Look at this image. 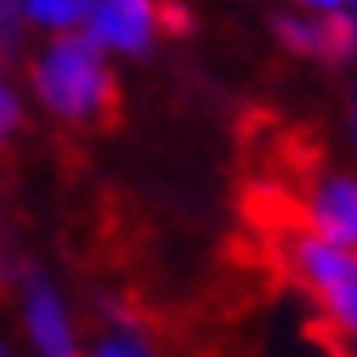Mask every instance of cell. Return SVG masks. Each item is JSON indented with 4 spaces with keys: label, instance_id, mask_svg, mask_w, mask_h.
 Wrapping results in <instances>:
<instances>
[{
    "label": "cell",
    "instance_id": "obj_1",
    "mask_svg": "<svg viewBox=\"0 0 357 357\" xmlns=\"http://www.w3.org/2000/svg\"><path fill=\"white\" fill-rule=\"evenodd\" d=\"M31 79H35V96L44 100V109L57 114V118H70V122L96 118L114 96L105 52L87 40L83 31L57 35V40L40 52Z\"/></svg>",
    "mask_w": 357,
    "mask_h": 357
},
{
    "label": "cell",
    "instance_id": "obj_2",
    "mask_svg": "<svg viewBox=\"0 0 357 357\" xmlns=\"http://www.w3.org/2000/svg\"><path fill=\"white\" fill-rule=\"evenodd\" d=\"M292 266H296V279L318 301V310L331 318V327L357 335V253L353 248L327 244L318 236H296Z\"/></svg>",
    "mask_w": 357,
    "mask_h": 357
},
{
    "label": "cell",
    "instance_id": "obj_3",
    "mask_svg": "<svg viewBox=\"0 0 357 357\" xmlns=\"http://www.w3.org/2000/svg\"><path fill=\"white\" fill-rule=\"evenodd\" d=\"M162 26V5L157 0H96L83 22V35L100 52H122V57H139L149 52Z\"/></svg>",
    "mask_w": 357,
    "mask_h": 357
},
{
    "label": "cell",
    "instance_id": "obj_4",
    "mask_svg": "<svg viewBox=\"0 0 357 357\" xmlns=\"http://www.w3.org/2000/svg\"><path fill=\"white\" fill-rule=\"evenodd\" d=\"M22 327H26L35 357H83L70 305L44 275L26 279V288H22Z\"/></svg>",
    "mask_w": 357,
    "mask_h": 357
},
{
    "label": "cell",
    "instance_id": "obj_5",
    "mask_svg": "<svg viewBox=\"0 0 357 357\" xmlns=\"http://www.w3.org/2000/svg\"><path fill=\"white\" fill-rule=\"evenodd\" d=\"M310 236L357 248V178H323L310 196Z\"/></svg>",
    "mask_w": 357,
    "mask_h": 357
},
{
    "label": "cell",
    "instance_id": "obj_6",
    "mask_svg": "<svg viewBox=\"0 0 357 357\" xmlns=\"http://www.w3.org/2000/svg\"><path fill=\"white\" fill-rule=\"evenodd\" d=\"M279 40L296 48V52H310V57H344L353 52V40H349V17L340 13H323V17H279L275 22Z\"/></svg>",
    "mask_w": 357,
    "mask_h": 357
},
{
    "label": "cell",
    "instance_id": "obj_7",
    "mask_svg": "<svg viewBox=\"0 0 357 357\" xmlns=\"http://www.w3.org/2000/svg\"><path fill=\"white\" fill-rule=\"evenodd\" d=\"M96 0H22V17L31 26H44V31H79L87 22Z\"/></svg>",
    "mask_w": 357,
    "mask_h": 357
},
{
    "label": "cell",
    "instance_id": "obj_8",
    "mask_svg": "<svg viewBox=\"0 0 357 357\" xmlns=\"http://www.w3.org/2000/svg\"><path fill=\"white\" fill-rule=\"evenodd\" d=\"M87 357H157V349H153L149 335H139L135 327H114L109 335H100L92 344Z\"/></svg>",
    "mask_w": 357,
    "mask_h": 357
},
{
    "label": "cell",
    "instance_id": "obj_9",
    "mask_svg": "<svg viewBox=\"0 0 357 357\" xmlns=\"http://www.w3.org/2000/svg\"><path fill=\"white\" fill-rule=\"evenodd\" d=\"M22 0H0V57H13L17 40H22Z\"/></svg>",
    "mask_w": 357,
    "mask_h": 357
},
{
    "label": "cell",
    "instance_id": "obj_10",
    "mask_svg": "<svg viewBox=\"0 0 357 357\" xmlns=\"http://www.w3.org/2000/svg\"><path fill=\"white\" fill-rule=\"evenodd\" d=\"M17 122H22V100L9 83H0V144L17 131Z\"/></svg>",
    "mask_w": 357,
    "mask_h": 357
},
{
    "label": "cell",
    "instance_id": "obj_11",
    "mask_svg": "<svg viewBox=\"0 0 357 357\" xmlns=\"http://www.w3.org/2000/svg\"><path fill=\"white\" fill-rule=\"evenodd\" d=\"M301 5H310L314 13H344V9L357 5V0H301Z\"/></svg>",
    "mask_w": 357,
    "mask_h": 357
},
{
    "label": "cell",
    "instance_id": "obj_12",
    "mask_svg": "<svg viewBox=\"0 0 357 357\" xmlns=\"http://www.w3.org/2000/svg\"><path fill=\"white\" fill-rule=\"evenodd\" d=\"M349 40H353V52H357V13H349Z\"/></svg>",
    "mask_w": 357,
    "mask_h": 357
},
{
    "label": "cell",
    "instance_id": "obj_13",
    "mask_svg": "<svg viewBox=\"0 0 357 357\" xmlns=\"http://www.w3.org/2000/svg\"><path fill=\"white\" fill-rule=\"evenodd\" d=\"M349 127H353V139H357V92H353V118H349Z\"/></svg>",
    "mask_w": 357,
    "mask_h": 357
},
{
    "label": "cell",
    "instance_id": "obj_14",
    "mask_svg": "<svg viewBox=\"0 0 357 357\" xmlns=\"http://www.w3.org/2000/svg\"><path fill=\"white\" fill-rule=\"evenodd\" d=\"M0 357H9V349H5V344H0Z\"/></svg>",
    "mask_w": 357,
    "mask_h": 357
}]
</instances>
